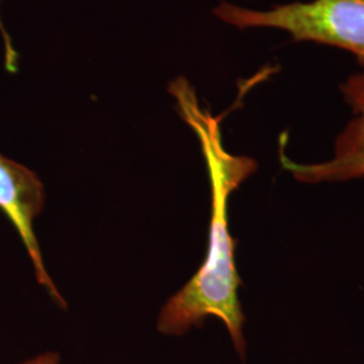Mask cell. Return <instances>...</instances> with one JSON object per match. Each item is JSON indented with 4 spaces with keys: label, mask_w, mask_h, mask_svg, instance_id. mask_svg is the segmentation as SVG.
<instances>
[{
    "label": "cell",
    "mask_w": 364,
    "mask_h": 364,
    "mask_svg": "<svg viewBox=\"0 0 364 364\" xmlns=\"http://www.w3.org/2000/svg\"><path fill=\"white\" fill-rule=\"evenodd\" d=\"M212 13L239 30H278L296 43L344 50L364 68V0L291 1L264 10L220 1Z\"/></svg>",
    "instance_id": "cell-2"
},
{
    "label": "cell",
    "mask_w": 364,
    "mask_h": 364,
    "mask_svg": "<svg viewBox=\"0 0 364 364\" xmlns=\"http://www.w3.org/2000/svg\"><path fill=\"white\" fill-rule=\"evenodd\" d=\"M61 356L55 351L41 352L38 355L23 360L21 364H60Z\"/></svg>",
    "instance_id": "cell-5"
},
{
    "label": "cell",
    "mask_w": 364,
    "mask_h": 364,
    "mask_svg": "<svg viewBox=\"0 0 364 364\" xmlns=\"http://www.w3.org/2000/svg\"><path fill=\"white\" fill-rule=\"evenodd\" d=\"M182 119L195 131L205 158L210 183V221L205 259L189 282L171 296L161 309L156 329L165 336L181 338L201 328L209 317L225 326L240 360L247 358L246 317L239 299L240 277L235 260V240L228 230V201L235 191L251 177L258 164L225 150L220 120L201 108L195 92L182 80L173 84Z\"/></svg>",
    "instance_id": "cell-1"
},
{
    "label": "cell",
    "mask_w": 364,
    "mask_h": 364,
    "mask_svg": "<svg viewBox=\"0 0 364 364\" xmlns=\"http://www.w3.org/2000/svg\"><path fill=\"white\" fill-rule=\"evenodd\" d=\"M338 91L351 119L335 139L332 158L312 164L296 162L285 154V141H281V165L296 181L317 185L364 178V68L344 78Z\"/></svg>",
    "instance_id": "cell-3"
},
{
    "label": "cell",
    "mask_w": 364,
    "mask_h": 364,
    "mask_svg": "<svg viewBox=\"0 0 364 364\" xmlns=\"http://www.w3.org/2000/svg\"><path fill=\"white\" fill-rule=\"evenodd\" d=\"M45 186L36 171L0 154V209L13 223L26 248L37 282L48 290L57 305L66 308L65 299L45 267L38 239L34 232V221L45 207Z\"/></svg>",
    "instance_id": "cell-4"
}]
</instances>
